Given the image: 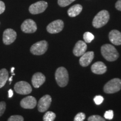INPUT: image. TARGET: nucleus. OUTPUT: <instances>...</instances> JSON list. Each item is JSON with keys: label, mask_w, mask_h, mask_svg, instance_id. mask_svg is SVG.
I'll return each mask as SVG.
<instances>
[{"label": "nucleus", "mask_w": 121, "mask_h": 121, "mask_svg": "<svg viewBox=\"0 0 121 121\" xmlns=\"http://www.w3.org/2000/svg\"><path fill=\"white\" fill-rule=\"evenodd\" d=\"M101 53L105 60L110 62L117 60L119 53L114 46L111 44H104L101 48Z\"/></svg>", "instance_id": "1"}, {"label": "nucleus", "mask_w": 121, "mask_h": 121, "mask_svg": "<svg viewBox=\"0 0 121 121\" xmlns=\"http://www.w3.org/2000/svg\"><path fill=\"white\" fill-rule=\"evenodd\" d=\"M109 13L107 10H102L97 13L93 21V25L95 28H102L107 24L109 20Z\"/></svg>", "instance_id": "2"}, {"label": "nucleus", "mask_w": 121, "mask_h": 121, "mask_svg": "<svg viewBox=\"0 0 121 121\" xmlns=\"http://www.w3.org/2000/svg\"><path fill=\"white\" fill-rule=\"evenodd\" d=\"M55 78L57 84L60 87L66 86L69 79L67 69L63 67L58 68L55 73Z\"/></svg>", "instance_id": "3"}, {"label": "nucleus", "mask_w": 121, "mask_h": 121, "mask_svg": "<svg viewBox=\"0 0 121 121\" xmlns=\"http://www.w3.org/2000/svg\"><path fill=\"white\" fill-rule=\"evenodd\" d=\"M121 89V80L115 78L110 80L104 86V91L105 93L113 94L117 93Z\"/></svg>", "instance_id": "4"}, {"label": "nucleus", "mask_w": 121, "mask_h": 121, "mask_svg": "<svg viewBox=\"0 0 121 121\" xmlns=\"http://www.w3.org/2000/svg\"><path fill=\"white\" fill-rule=\"evenodd\" d=\"M48 44L45 40L38 42L34 44L30 48V52L34 55H42L48 49Z\"/></svg>", "instance_id": "5"}, {"label": "nucleus", "mask_w": 121, "mask_h": 121, "mask_svg": "<svg viewBox=\"0 0 121 121\" xmlns=\"http://www.w3.org/2000/svg\"><path fill=\"white\" fill-rule=\"evenodd\" d=\"M15 91L17 94L22 95H27L31 93L32 88L30 85L26 81H19L16 83L14 86Z\"/></svg>", "instance_id": "6"}, {"label": "nucleus", "mask_w": 121, "mask_h": 121, "mask_svg": "<svg viewBox=\"0 0 121 121\" xmlns=\"http://www.w3.org/2000/svg\"><path fill=\"white\" fill-rule=\"evenodd\" d=\"M47 2L44 1H40L31 4L29 9V10L31 14H39V13H43L47 8Z\"/></svg>", "instance_id": "7"}, {"label": "nucleus", "mask_w": 121, "mask_h": 121, "mask_svg": "<svg viewBox=\"0 0 121 121\" xmlns=\"http://www.w3.org/2000/svg\"><path fill=\"white\" fill-rule=\"evenodd\" d=\"M64 22L61 20H57L51 22L47 27V30L51 34H56L63 30Z\"/></svg>", "instance_id": "8"}, {"label": "nucleus", "mask_w": 121, "mask_h": 121, "mask_svg": "<svg viewBox=\"0 0 121 121\" xmlns=\"http://www.w3.org/2000/svg\"><path fill=\"white\" fill-rule=\"evenodd\" d=\"M22 30L25 33H33L37 30L35 22L31 19H26L22 22L21 26Z\"/></svg>", "instance_id": "9"}, {"label": "nucleus", "mask_w": 121, "mask_h": 121, "mask_svg": "<svg viewBox=\"0 0 121 121\" xmlns=\"http://www.w3.org/2000/svg\"><path fill=\"white\" fill-rule=\"evenodd\" d=\"M52 102V98L49 95H44L40 98L38 104V109L40 112H44L49 108Z\"/></svg>", "instance_id": "10"}, {"label": "nucleus", "mask_w": 121, "mask_h": 121, "mask_svg": "<svg viewBox=\"0 0 121 121\" xmlns=\"http://www.w3.org/2000/svg\"><path fill=\"white\" fill-rule=\"evenodd\" d=\"M17 34L16 31L12 29H7L3 34V42L4 44H11L16 40Z\"/></svg>", "instance_id": "11"}, {"label": "nucleus", "mask_w": 121, "mask_h": 121, "mask_svg": "<svg viewBox=\"0 0 121 121\" xmlns=\"http://www.w3.org/2000/svg\"><path fill=\"white\" fill-rule=\"evenodd\" d=\"M37 105V100L33 96H28L24 98L20 102V105L24 109H33Z\"/></svg>", "instance_id": "12"}, {"label": "nucleus", "mask_w": 121, "mask_h": 121, "mask_svg": "<svg viewBox=\"0 0 121 121\" xmlns=\"http://www.w3.org/2000/svg\"><path fill=\"white\" fill-rule=\"evenodd\" d=\"M87 49V45L85 42L79 40L76 43L73 49V53L76 56H81L86 52Z\"/></svg>", "instance_id": "13"}, {"label": "nucleus", "mask_w": 121, "mask_h": 121, "mask_svg": "<svg viewBox=\"0 0 121 121\" xmlns=\"http://www.w3.org/2000/svg\"><path fill=\"white\" fill-rule=\"evenodd\" d=\"M94 57V53L92 51L85 52L80 59V64L82 67H86L90 64Z\"/></svg>", "instance_id": "14"}, {"label": "nucleus", "mask_w": 121, "mask_h": 121, "mask_svg": "<svg viewBox=\"0 0 121 121\" xmlns=\"http://www.w3.org/2000/svg\"><path fill=\"white\" fill-rule=\"evenodd\" d=\"M45 81V77L43 73L40 72H37L33 76L31 82L33 86L35 88H38L42 85Z\"/></svg>", "instance_id": "15"}, {"label": "nucleus", "mask_w": 121, "mask_h": 121, "mask_svg": "<svg viewBox=\"0 0 121 121\" xmlns=\"http://www.w3.org/2000/svg\"><path fill=\"white\" fill-rule=\"evenodd\" d=\"M111 43L116 45H121V33L117 30H113L109 34Z\"/></svg>", "instance_id": "16"}, {"label": "nucleus", "mask_w": 121, "mask_h": 121, "mask_svg": "<svg viewBox=\"0 0 121 121\" xmlns=\"http://www.w3.org/2000/svg\"><path fill=\"white\" fill-rule=\"evenodd\" d=\"M91 71L93 73L98 75L103 74L107 71V66L103 62L98 61L92 65Z\"/></svg>", "instance_id": "17"}, {"label": "nucleus", "mask_w": 121, "mask_h": 121, "mask_svg": "<svg viewBox=\"0 0 121 121\" xmlns=\"http://www.w3.org/2000/svg\"><path fill=\"white\" fill-rule=\"evenodd\" d=\"M82 10V6L80 4H76L71 7L68 10L67 13L69 17H73L78 16Z\"/></svg>", "instance_id": "18"}, {"label": "nucleus", "mask_w": 121, "mask_h": 121, "mask_svg": "<svg viewBox=\"0 0 121 121\" xmlns=\"http://www.w3.org/2000/svg\"><path fill=\"white\" fill-rule=\"evenodd\" d=\"M9 79V72L6 69L0 70V88L4 86Z\"/></svg>", "instance_id": "19"}, {"label": "nucleus", "mask_w": 121, "mask_h": 121, "mask_svg": "<svg viewBox=\"0 0 121 121\" xmlns=\"http://www.w3.org/2000/svg\"><path fill=\"white\" fill-rule=\"evenodd\" d=\"M56 117V114L53 112H47L43 116V121H54Z\"/></svg>", "instance_id": "20"}, {"label": "nucleus", "mask_w": 121, "mask_h": 121, "mask_svg": "<svg viewBox=\"0 0 121 121\" xmlns=\"http://www.w3.org/2000/svg\"><path fill=\"white\" fill-rule=\"evenodd\" d=\"M84 41L85 43H89L91 42H92V40H94V35L90 32H85L84 34Z\"/></svg>", "instance_id": "21"}, {"label": "nucleus", "mask_w": 121, "mask_h": 121, "mask_svg": "<svg viewBox=\"0 0 121 121\" xmlns=\"http://www.w3.org/2000/svg\"><path fill=\"white\" fill-rule=\"evenodd\" d=\"M75 1V0H58V4L60 7H66Z\"/></svg>", "instance_id": "22"}, {"label": "nucleus", "mask_w": 121, "mask_h": 121, "mask_svg": "<svg viewBox=\"0 0 121 121\" xmlns=\"http://www.w3.org/2000/svg\"><path fill=\"white\" fill-rule=\"evenodd\" d=\"M88 121H105V119L100 116L94 115L89 117Z\"/></svg>", "instance_id": "23"}, {"label": "nucleus", "mask_w": 121, "mask_h": 121, "mask_svg": "<svg viewBox=\"0 0 121 121\" xmlns=\"http://www.w3.org/2000/svg\"><path fill=\"white\" fill-rule=\"evenodd\" d=\"M86 116L84 113H78L76 114V116L75 117L74 121H84L85 119Z\"/></svg>", "instance_id": "24"}, {"label": "nucleus", "mask_w": 121, "mask_h": 121, "mask_svg": "<svg viewBox=\"0 0 121 121\" xmlns=\"http://www.w3.org/2000/svg\"><path fill=\"white\" fill-rule=\"evenodd\" d=\"M7 121H24V118L22 116L15 115L12 116L8 119Z\"/></svg>", "instance_id": "25"}, {"label": "nucleus", "mask_w": 121, "mask_h": 121, "mask_svg": "<svg viewBox=\"0 0 121 121\" xmlns=\"http://www.w3.org/2000/svg\"><path fill=\"white\" fill-rule=\"evenodd\" d=\"M104 116L105 119L111 120V119H113V117H114V113H113L112 110H108V111H106L105 113H104Z\"/></svg>", "instance_id": "26"}, {"label": "nucleus", "mask_w": 121, "mask_h": 121, "mask_svg": "<svg viewBox=\"0 0 121 121\" xmlns=\"http://www.w3.org/2000/svg\"><path fill=\"white\" fill-rule=\"evenodd\" d=\"M104 98L101 95H97L94 98V101L95 103L96 104V105H100L103 102Z\"/></svg>", "instance_id": "27"}, {"label": "nucleus", "mask_w": 121, "mask_h": 121, "mask_svg": "<svg viewBox=\"0 0 121 121\" xmlns=\"http://www.w3.org/2000/svg\"><path fill=\"white\" fill-rule=\"evenodd\" d=\"M6 106V104L5 102H0V117L2 116L4 112V111H5Z\"/></svg>", "instance_id": "28"}, {"label": "nucleus", "mask_w": 121, "mask_h": 121, "mask_svg": "<svg viewBox=\"0 0 121 121\" xmlns=\"http://www.w3.org/2000/svg\"><path fill=\"white\" fill-rule=\"evenodd\" d=\"M5 10V4L2 1H0V15L2 14Z\"/></svg>", "instance_id": "29"}, {"label": "nucleus", "mask_w": 121, "mask_h": 121, "mask_svg": "<svg viewBox=\"0 0 121 121\" xmlns=\"http://www.w3.org/2000/svg\"><path fill=\"white\" fill-rule=\"evenodd\" d=\"M116 8L119 11H121V0H118L116 4Z\"/></svg>", "instance_id": "30"}, {"label": "nucleus", "mask_w": 121, "mask_h": 121, "mask_svg": "<svg viewBox=\"0 0 121 121\" xmlns=\"http://www.w3.org/2000/svg\"><path fill=\"white\" fill-rule=\"evenodd\" d=\"M13 95V91L11 89L9 90V98H11Z\"/></svg>", "instance_id": "31"}, {"label": "nucleus", "mask_w": 121, "mask_h": 121, "mask_svg": "<svg viewBox=\"0 0 121 121\" xmlns=\"http://www.w3.org/2000/svg\"><path fill=\"white\" fill-rule=\"evenodd\" d=\"M12 79H13V76L10 77V78H9V81H10V84H11V81H12Z\"/></svg>", "instance_id": "32"}, {"label": "nucleus", "mask_w": 121, "mask_h": 121, "mask_svg": "<svg viewBox=\"0 0 121 121\" xmlns=\"http://www.w3.org/2000/svg\"><path fill=\"white\" fill-rule=\"evenodd\" d=\"M14 69H15V68L14 67H13L11 69V73H13V71H14Z\"/></svg>", "instance_id": "33"}]
</instances>
